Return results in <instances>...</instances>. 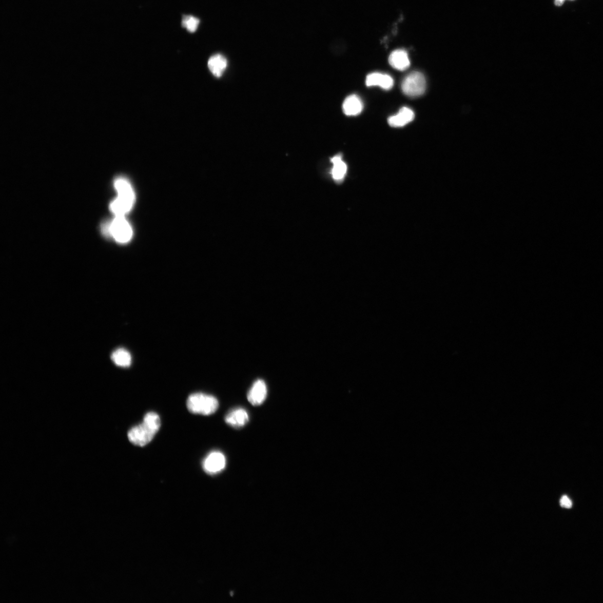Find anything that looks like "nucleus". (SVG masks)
<instances>
[{"instance_id": "f257e3e1", "label": "nucleus", "mask_w": 603, "mask_h": 603, "mask_svg": "<svg viewBox=\"0 0 603 603\" xmlns=\"http://www.w3.org/2000/svg\"><path fill=\"white\" fill-rule=\"evenodd\" d=\"M161 426L160 416L155 412H148L145 415L142 423L129 430L128 439L134 445L143 447L153 439Z\"/></svg>"}, {"instance_id": "f03ea898", "label": "nucleus", "mask_w": 603, "mask_h": 603, "mask_svg": "<svg viewBox=\"0 0 603 603\" xmlns=\"http://www.w3.org/2000/svg\"><path fill=\"white\" fill-rule=\"evenodd\" d=\"M118 192V198L110 205L112 212L116 216L128 213L134 205L135 194L130 183L125 178L119 177L114 182Z\"/></svg>"}, {"instance_id": "7ed1b4c3", "label": "nucleus", "mask_w": 603, "mask_h": 603, "mask_svg": "<svg viewBox=\"0 0 603 603\" xmlns=\"http://www.w3.org/2000/svg\"><path fill=\"white\" fill-rule=\"evenodd\" d=\"M219 406L217 398L203 393H193L188 397L187 401L188 411L193 414L211 415L217 412Z\"/></svg>"}, {"instance_id": "20e7f679", "label": "nucleus", "mask_w": 603, "mask_h": 603, "mask_svg": "<svg viewBox=\"0 0 603 603\" xmlns=\"http://www.w3.org/2000/svg\"><path fill=\"white\" fill-rule=\"evenodd\" d=\"M426 82L424 76L419 72H413L406 76L402 84L403 93L407 96L415 98L421 96L426 90Z\"/></svg>"}, {"instance_id": "39448f33", "label": "nucleus", "mask_w": 603, "mask_h": 603, "mask_svg": "<svg viewBox=\"0 0 603 603\" xmlns=\"http://www.w3.org/2000/svg\"><path fill=\"white\" fill-rule=\"evenodd\" d=\"M106 229L120 243L128 242L132 236L131 227L123 216H116Z\"/></svg>"}, {"instance_id": "423d86ee", "label": "nucleus", "mask_w": 603, "mask_h": 603, "mask_svg": "<svg viewBox=\"0 0 603 603\" xmlns=\"http://www.w3.org/2000/svg\"><path fill=\"white\" fill-rule=\"evenodd\" d=\"M226 465V459L223 453L214 451L208 454L202 462V468L208 474H217L223 471Z\"/></svg>"}, {"instance_id": "0eeeda50", "label": "nucleus", "mask_w": 603, "mask_h": 603, "mask_svg": "<svg viewBox=\"0 0 603 603\" xmlns=\"http://www.w3.org/2000/svg\"><path fill=\"white\" fill-rule=\"evenodd\" d=\"M267 387L264 380L258 379L251 387L247 393V399L253 405H261L267 397Z\"/></svg>"}, {"instance_id": "6e6552de", "label": "nucleus", "mask_w": 603, "mask_h": 603, "mask_svg": "<svg viewBox=\"0 0 603 603\" xmlns=\"http://www.w3.org/2000/svg\"><path fill=\"white\" fill-rule=\"evenodd\" d=\"M226 423L234 428H241L249 422V415L242 408H238L228 412L225 418Z\"/></svg>"}, {"instance_id": "1a4fd4ad", "label": "nucleus", "mask_w": 603, "mask_h": 603, "mask_svg": "<svg viewBox=\"0 0 603 603\" xmlns=\"http://www.w3.org/2000/svg\"><path fill=\"white\" fill-rule=\"evenodd\" d=\"M366 84L368 87L379 86L385 90H390L394 85V81L388 74L373 73L367 76Z\"/></svg>"}, {"instance_id": "9d476101", "label": "nucleus", "mask_w": 603, "mask_h": 603, "mask_svg": "<svg viewBox=\"0 0 603 603\" xmlns=\"http://www.w3.org/2000/svg\"><path fill=\"white\" fill-rule=\"evenodd\" d=\"M415 118L413 111L408 107H403L397 115L390 117L388 123L393 128H401L411 123Z\"/></svg>"}, {"instance_id": "9b49d317", "label": "nucleus", "mask_w": 603, "mask_h": 603, "mask_svg": "<svg viewBox=\"0 0 603 603\" xmlns=\"http://www.w3.org/2000/svg\"><path fill=\"white\" fill-rule=\"evenodd\" d=\"M390 65L398 71H404L410 66V61L407 52L398 49L392 52L389 57Z\"/></svg>"}, {"instance_id": "f8f14e48", "label": "nucleus", "mask_w": 603, "mask_h": 603, "mask_svg": "<svg viewBox=\"0 0 603 603\" xmlns=\"http://www.w3.org/2000/svg\"><path fill=\"white\" fill-rule=\"evenodd\" d=\"M208 67L215 77H220L227 68V60L223 55H213L208 61Z\"/></svg>"}, {"instance_id": "ddd939ff", "label": "nucleus", "mask_w": 603, "mask_h": 603, "mask_svg": "<svg viewBox=\"0 0 603 603\" xmlns=\"http://www.w3.org/2000/svg\"><path fill=\"white\" fill-rule=\"evenodd\" d=\"M342 109L345 115L356 116L363 110V103L357 95H351L344 101Z\"/></svg>"}, {"instance_id": "4468645a", "label": "nucleus", "mask_w": 603, "mask_h": 603, "mask_svg": "<svg viewBox=\"0 0 603 603\" xmlns=\"http://www.w3.org/2000/svg\"><path fill=\"white\" fill-rule=\"evenodd\" d=\"M331 161L333 164L332 174L334 180L336 182L343 180L347 172L346 164L340 155L334 157Z\"/></svg>"}, {"instance_id": "2eb2a0df", "label": "nucleus", "mask_w": 603, "mask_h": 603, "mask_svg": "<svg viewBox=\"0 0 603 603\" xmlns=\"http://www.w3.org/2000/svg\"><path fill=\"white\" fill-rule=\"evenodd\" d=\"M111 359L114 363L120 367H129L132 363L130 353L122 348H118L112 353Z\"/></svg>"}, {"instance_id": "dca6fc26", "label": "nucleus", "mask_w": 603, "mask_h": 603, "mask_svg": "<svg viewBox=\"0 0 603 603\" xmlns=\"http://www.w3.org/2000/svg\"><path fill=\"white\" fill-rule=\"evenodd\" d=\"M200 23L199 19L193 16L184 17L182 22V26L190 33H194L198 30Z\"/></svg>"}, {"instance_id": "f3484780", "label": "nucleus", "mask_w": 603, "mask_h": 603, "mask_svg": "<svg viewBox=\"0 0 603 603\" xmlns=\"http://www.w3.org/2000/svg\"><path fill=\"white\" fill-rule=\"evenodd\" d=\"M560 505L566 509H570L572 507V502L567 496H565L560 500Z\"/></svg>"}, {"instance_id": "a211bd4d", "label": "nucleus", "mask_w": 603, "mask_h": 603, "mask_svg": "<svg viewBox=\"0 0 603 603\" xmlns=\"http://www.w3.org/2000/svg\"><path fill=\"white\" fill-rule=\"evenodd\" d=\"M565 2V0H555V3L557 6L562 5Z\"/></svg>"}]
</instances>
